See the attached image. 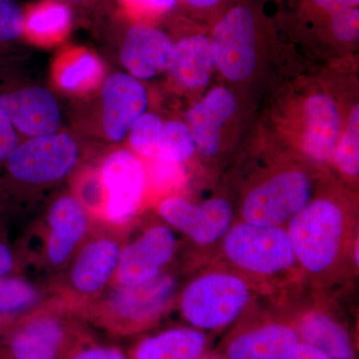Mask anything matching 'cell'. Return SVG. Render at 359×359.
<instances>
[{"instance_id":"e0dca14e","label":"cell","mask_w":359,"mask_h":359,"mask_svg":"<svg viewBox=\"0 0 359 359\" xmlns=\"http://www.w3.org/2000/svg\"><path fill=\"white\" fill-rule=\"evenodd\" d=\"M299 341L294 325L266 323L233 335L223 354L226 359H289Z\"/></svg>"},{"instance_id":"d590c367","label":"cell","mask_w":359,"mask_h":359,"mask_svg":"<svg viewBox=\"0 0 359 359\" xmlns=\"http://www.w3.org/2000/svg\"><path fill=\"white\" fill-rule=\"evenodd\" d=\"M313 4L330 15L346 9L358 7L359 0H313Z\"/></svg>"},{"instance_id":"484cf974","label":"cell","mask_w":359,"mask_h":359,"mask_svg":"<svg viewBox=\"0 0 359 359\" xmlns=\"http://www.w3.org/2000/svg\"><path fill=\"white\" fill-rule=\"evenodd\" d=\"M335 164L342 173L356 177L359 173V106L349 115L346 129L334 153Z\"/></svg>"},{"instance_id":"ba28073f","label":"cell","mask_w":359,"mask_h":359,"mask_svg":"<svg viewBox=\"0 0 359 359\" xmlns=\"http://www.w3.org/2000/svg\"><path fill=\"white\" fill-rule=\"evenodd\" d=\"M78 160L76 142L68 134L35 137L18 145L6 165L14 181L46 185L65 178Z\"/></svg>"},{"instance_id":"30bf717a","label":"cell","mask_w":359,"mask_h":359,"mask_svg":"<svg viewBox=\"0 0 359 359\" xmlns=\"http://www.w3.org/2000/svg\"><path fill=\"white\" fill-rule=\"evenodd\" d=\"M100 176L105 193L104 223L128 229L143 202L146 188L143 165L129 151H116L104 160Z\"/></svg>"},{"instance_id":"83f0119b","label":"cell","mask_w":359,"mask_h":359,"mask_svg":"<svg viewBox=\"0 0 359 359\" xmlns=\"http://www.w3.org/2000/svg\"><path fill=\"white\" fill-rule=\"evenodd\" d=\"M100 72V65L93 56L84 54L73 65L66 67L59 82L66 89H76L95 79Z\"/></svg>"},{"instance_id":"5bb4252c","label":"cell","mask_w":359,"mask_h":359,"mask_svg":"<svg viewBox=\"0 0 359 359\" xmlns=\"http://www.w3.org/2000/svg\"><path fill=\"white\" fill-rule=\"evenodd\" d=\"M148 106L147 91L137 78L117 73L102 88L103 126L108 138L121 141Z\"/></svg>"},{"instance_id":"4fadbf2b","label":"cell","mask_w":359,"mask_h":359,"mask_svg":"<svg viewBox=\"0 0 359 359\" xmlns=\"http://www.w3.org/2000/svg\"><path fill=\"white\" fill-rule=\"evenodd\" d=\"M158 212L170 228L200 245L214 244L224 238L233 222L230 203L221 198L195 204L184 198L172 197L161 203Z\"/></svg>"},{"instance_id":"f546056e","label":"cell","mask_w":359,"mask_h":359,"mask_svg":"<svg viewBox=\"0 0 359 359\" xmlns=\"http://www.w3.org/2000/svg\"><path fill=\"white\" fill-rule=\"evenodd\" d=\"M66 359H131L120 347L97 342L95 337L84 340Z\"/></svg>"},{"instance_id":"2e32d148","label":"cell","mask_w":359,"mask_h":359,"mask_svg":"<svg viewBox=\"0 0 359 359\" xmlns=\"http://www.w3.org/2000/svg\"><path fill=\"white\" fill-rule=\"evenodd\" d=\"M174 43L166 33L138 23L127 32L121 49L122 65L137 79H151L166 69Z\"/></svg>"},{"instance_id":"44dd1931","label":"cell","mask_w":359,"mask_h":359,"mask_svg":"<svg viewBox=\"0 0 359 359\" xmlns=\"http://www.w3.org/2000/svg\"><path fill=\"white\" fill-rule=\"evenodd\" d=\"M216 68L211 41L204 35H193L174 44L167 69L180 86L197 89L205 86Z\"/></svg>"},{"instance_id":"ffe728a7","label":"cell","mask_w":359,"mask_h":359,"mask_svg":"<svg viewBox=\"0 0 359 359\" xmlns=\"http://www.w3.org/2000/svg\"><path fill=\"white\" fill-rule=\"evenodd\" d=\"M208 340L195 327H174L139 339L129 349L131 359H199Z\"/></svg>"},{"instance_id":"d6986e66","label":"cell","mask_w":359,"mask_h":359,"mask_svg":"<svg viewBox=\"0 0 359 359\" xmlns=\"http://www.w3.org/2000/svg\"><path fill=\"white\" fill-rule=\"evenodd\" d=\"M304 152L318 162L330 160L341 133V117L337 104L325 94L309 97L304 106Z\"/></svg>"},{"instance_id":"277c9868","label":"cell","mask_w":359,"mask_h":359,"mask_svg":"<svg viewBox=\"0 0 359 359\" xmlns=\"http://www.w3.org/2000/svg\"><path fill=\"white\" fill-rule=\"evenodd\" d=\"M93 221L74 196L63 195L51 203L43 219L34 226L35 263L51 276H60L88 237Z\"/></svg>"},{"instance_id":"ac0fdd59","label":"cell","mask_w":359,"mask_h":359,"mask_svg":"<svg viewBox=\"0 0 359 359\" xmlns=\"http://www.w3.org/2000/svg\"><path fill=\"white\" fill-rule=\"evenodd\" d=\"M237 108V100L224 87L212 89L189 111L188 127L201 154L212 157L221 145L222 128Z\"/></svg>"},{"instance_id":"836d02e7","label":"cell","mask_w":359,"mask_h":359,"mask_svg":"<svg viewBox=\"0 0 359 359\" xmlns=\"http://www.w3.org/2000/svg\"><path fill=\"white\" fill-rule=\"evenodd\" d=\"M22 264L20 252L14 250L6 240L0 235V278L1 276L18 275Z\"/></svg>"},{"instance_id":"8992f818","label":"cell","mask_w":359,"mask_h":359,"mask_svg":"<svg viewBox=\"0 0 359 359\" xmlns=\"http://www.w3.org/2000/svg\"><path fill=\"white\" fill-rule=\"evenodd\" d=\"M248 283L228 273H211L195 278L183 290L180 308L197 330H214L237 320L250 301Z\"/></svg>"},{"instance_id":"52a82bcc","label":"cell","mask_w":359,"mask_h":359,"mask_svg":"<svg viewBox=\"0 0 359 359\" xmlns=\"http://www.w3.org/2000/svg\"><path fill=\"white\" fill-rule=\"evenodd\" d=\"M223 248L231 263L256 275H276L297 263L289 233L283 226L236 224L224 236Z\"/></svg>"},{"instance_id":"5b68a950","label":"cell","mask_w":359,"mask_h":359,"mask_svg":"<svg viewBox=\"0 0 359 359\" xmlns=\"http://www.w3.org/2000/svg\"><path fill=\"white\" fill-rule=\"evenodd\" d=\"M297 261L306 271L320 273L337 261L346 233L344 212L330 200L309 202L287 223Z\"/></svg>"},{"instance_id":"603a6c76","label":"cell","mask_w":359,"mask_h":359,"mask_svg":"<svg viewBox=\"0 0 359 359\" xmlns=\"http://www.w3.org/2000/svg\"><path fill=\"white\" fill-rule=\"evenodd\" d=\"M53 295L49 285H39L18 275L0 278V313L20 316Z\"/></svg>"},{"instance_id":"9a60e30c","label":"cell","mask_w":359,"mask_h":359,"mask_svg":"<svg viewBox=\"0 0 359 359\" xmlns=\"http://www.w3.org/2000/svg\"><path fill=\"white\" fill-rule=\"evenodd\" d=\"M0 108L16 129L32 138L54 134L60 124L55 98L41 87H27L0 96Z\"/></svg>"},{"instance_id":"6da1fadb","label":"cell","mask_w":359,"mask_h":359,"mask_svg":"<svg viewBox=\"0 0 359 359\" xmlns=\"http://www.w3.org/2000/svg\"><path fill=\"white\" fill-rule=\"evenodd\" d=\"M90 337L93 334L81 313L53 294L14 320L0 339V359H66Z\"/></svg>"},{"instance_id":"e575fe53","label":"cell","mask_w":359,"mask_h":359,"mask_svg":"<svg viewBox=\"0 0 359 359\" xmlns=\"http://www.w3.org/2000/svg\"><path fill=\"white\" fill-rule=\"evenodd\" d=\"M179 163L158 161L153 170V180L158 186L167 187L172 185L181 176Z\"/></svg>"},{"instance_id":"74e56055","label":"cell","mask_w":359,"mask_h":359,"mask_svg":"<svg viewBox=\"0 0 359 359\" xmlns=\"http://www.w3.org/2000/svg\"><path fill=\"white\" fill-rule=\"evenodd\" d=\"M184 1L196 8L205 9L216 6L222 0H184Z\"/></svg>"},{"instance_id":"7c38bea8","label":"cell","mask_w":359,"mask_h":359,"mask_svg":"<svg viewBox=\"0 0 359 359\" xmlns=\"http://www.w3.org/2000/svg\"><path fill=\"white\" fill-rule=\"evenodd\" d=\"M211 46L216 67L226 79L241 81L257 65L256 20L248 7L231 8L215 26Z\"/></svg>"},{"instance_id":"7402d4cb","label":"cell","mask_w":359,"mask_h":359,"mask_svg":"<svg viewBox=\"0 0 359 359\" xmlns=\"http://www.w3.org/2000/svg\"><path fill=\"white\" fill-rule=\"evenodd\" d=\"M297 334L302 342L311 344L332 359H354L351 337L334 318L320 311L302 316L297 323Z\"/></svg>"},{"instance_id":"4316f807","label":"cell","mask_w":359,"mask_h":359,"mask_svg":"<svg viewBox=\"0 0 359 359\" xmlns=\"http://www.w3.org/2000/svg\"><path fill=\"white\" fill-rule=\"evenodd\" d=\"M163 122L154 114H143L130 129V145L137 154L153 158Z\"/></svg>"},{"instance_id":"7a4b0ae2","label":"cell","mask_w":359,"mask_h":359,"mask_svg":"<svg viewBox=\"0 0 359 359\" xmlns=\"http://www.w3.org/2000/svg\"><path fill=\"white\" fill-rule=\"evenodd\" d=\"M177 285L169 275L134 287L110 285L89 304L82 316L88 325L112 337L145 332L161 320L173 302Z\"/></svg>"},{"instance_id":"4dcf8cb0","label":"cell","mask_w":359,"mask_h":359,"mask_svg":"<svg viewBox=\"0 0 359 359\" xmlns=\"http://www.w3.org/2000/svg\"><path fill=\"white\" fill-rule=\"evenodd\" d=\"M332 29L337 39L344 42L355 41L359 37L358 7L332 14Z\"/></svg>"},{"instance_id":"9c48e42d","label":"cell","mask_w":359,"mask_h":359,"mask_svg":"<svg viewBox=\"0 0 359 359\" xmlns=\"http://www.w3.org/2000/svg\"><path fill=\"white\" fill-rule=\"evenodd\" d=\"M313 187L301 171L283 172L250 191L242 205L247 223L283 226L311 202Z\"/></svg>"},{"instance_id":"60d3db41","label":"cell","mask_w":359,"mask_h":359,"mask_svg":"<svg viewBox=\"0 0 359 359\" xmlns=\"http://www.w3.org/2000/svg\"><path fill=\"white\" fill-rule=\"evenodd\" d=\"M68 1L75 4H94V2L101 1V0H68Z\"/></svg>"},{"instance_id":"8fae6325","label":"cell","mask_w":359,"mask_h":359,"mask_svg":"<svg viewBox=\"0 0 359 359\" xmlns=\"http://www.w3.org/2000/svg\"><path fill=\"white\" fill-rule=\"evenodd\" d=\"M176 249V235L167 224H150L131 240L127 237L111 285L134 287L154 280L162 275Z\"/></svg>"},{"instance_id":"f1b7e54d","label":"cell","mask_w":359,"mask_h":359,"mask_svg":"<svg viewBox=\"0 0 359 359\" xmlns=\"http://www.w3.org/2000/svg\"><path fill=\"white\" fill-rule=\"evenodd\" d=\"M25 13L15 0H0V42L11 41L25 32Z\"/></svg>"},{"instance_id":"8d00e7d4","label":"cell","mask_w":359,"mask_h":359,"mask_svg":"<svg viewBox=\"0 0 359 359\" xmlns=\"http://www.w3.org/2000/svg\"><path fill=\"white\" fill-rule=\"evenodd\" d=\"M289 359H332L327 354L311 344L299 341Z\"/></svg>"},{"instance_id":"f35d334b","label":"cell","mask_w":359,"mask_h":359,"mask_svg":"<svg viewBox=\"0 0 359 359\" xmlns=\"http://www.w3.org/2000/svg\"><path fill=\"white\" fill-rule=\"evenodd\" d=\"M18 318V316H6V314L0 313V339H1L7 330L11 327V325H13L14 320Z\"/></svg>"},{"instance_id":"1f68e13d","label":"cell","mask_w":359,"mask_h":359,"mask_svg":"<svg viewBox=\"0 0 359 359\" xmlns=\"http://www.w3.org/2000/svg\"><path fill=\"white\" fill-rule=\"evenodd\" d=\"M125 8L137 16H157L173 9L177 0H121Z\"/></svg>"},{"instance_id":"3957f363","label":"cell","mask_w":359,"mask_h":359,"mask_svg":"<svg viewBox=\"0 0 359 359\" xmlns=\"http://www.w3.org/2000/svg\"><path fill=\"white\" fill-rule=\"evenodd\" d=\"M128 229L93 223L88 237L65 271L49 282L59 295L81 313L112 285Z\"/></svg>"},{"instance_id":"d4e9b609","label":"cell","mask_w":359,"mask_h":359,"mask_svg":"<svg viewBox=\"0 0 359 359\" xmlns=\"http://www.w3.org/2000/svg\"><path fill=\"white\" fill-rule=\"evenodd\" d=\"M196 150L195 141L188 125L180 121L163 123L152 159L181 163Z\"/></svg>"},{"instance_id":"cb8c5ba5","label":"cell","mask_w":359,"mask_h":359,"mask_svg":"<svg viewBox=\"0 0 359 359\" xmlns=\"http://www.w3.org/2000/svg\"><path fill=\"white\" fill-rule=\"evenodd\" d=\"M70 22L71 13L65 4L45 0L25 15V32L33 39H54L67 32Z\"/></svg>"},{"instance_id":"ab89813d","label":"cell","mask_w":359,"mask_h":359,"mask_svg":"<svg viewBox=\"0 0 359 359\" xmlns=\"http://www.w3.org/2000/svg\"><path fill=\"white\" fill-rule=\"evenodd\" d=\"M199 359H226L223 353H205L204 355L201 356Z\"/></svg>"},{"instance_id":"d6a6232c","label":"cell","mask_w":359,"mask_h":359,"mask_svg":"<svg viewBox=\"0 0 359 359\" xmlns=\"http://www.w3.org/2000/svg\"><path fill=\"white\" fill-rule=\"evenodd\" d=\"M18 146V138L13 123L0 108V164L6 163Z\"/></svg>"}]
</instances>
